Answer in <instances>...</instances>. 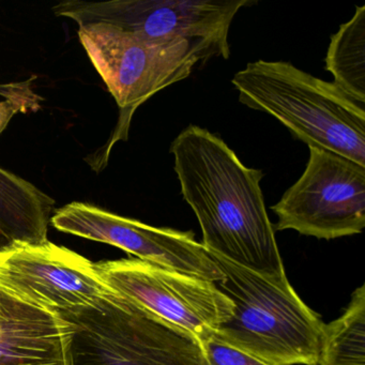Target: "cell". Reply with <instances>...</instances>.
<instances>
[{
    "mask_svg": "<svg viewBox=\"0 0 365 365\" xmlns=\"http://www.w3.org/2000/svg\"><path fill=\"white\" fill-rule=\"evenodd\" d=\"M318 365H365V285L337 319L324 324Z\"/></svg>",
    "mask_w": 365,
    "mask_h": 365,
    "instance_id": "14",
    "label": "cell"
},
{
    "mask_svg": "<svg viewBox=\"0 0 365 365\" xmlns=\"http://www.w3.org/2000/svg\"><path fill=\"white\" fill-rule=\"evenodd\" d=\"M55 205L33 183L0 168V236L7 245L46 242Z\"/></svg>",
    "mask_w": 365,
    "mask_h": 365,
    "instance_id": "12",
    "label": "cell"
},
{
    "mask_svg": "<svg viewBox=\"0 0 365 365\" xmlns=\"http://www.w3.org/2000/svg\"><path fill=\"white\" fill-rule=\"evenodd\" d=\"M78 39L120 108L114 142L127 138L138 106L189 78L197 63L217 57L213 48L200 42L148 39L108 24L80 27Z\"/></svg>",
    "mask_w": 365,
    "mask_h": 365,
    "instance_id": "5",
    "label": "cell"
},
{
    "mask_svg": "<svg viewBox=\"0 0 365 365\" xmlns=\"http://www.w3.org/2000/svg\"><path fill=\"white\" fill-rule=\"evenodd\" d=\"M51 224L59 232L106 243L195 279L219 283L223 273L192 232L155 227L99 207L74 202L55 211Z\"/></svg>",
    "mask_w": 365,
    "mask_h": 365,
    "instance_id": "9",
    "label": "cell"
},
{
    "mask_svg": "<svg viewBox=\"0 0 365 365\" xmlns=\"http://www.w3.org/2000/svg\"><path fill=\"white\" fill-rule=\"evenodd\" d=\"M170 151L207 252L289 284L260 187L264 173L245 166L221 138L197 125L185 128Z\"/></svg>",
    "mask_w": 365,
    "mask_h": 365,
    "instance_id": "1",
    "label": "cell"
},
{
    "mask_svg": "<svg viewBox=\"0 0 365 365\" xmlns=\"http://www.w3.org/2000/svg\"><path fill=\"white\" fill-rule=\"evenodd\" d=\"M95 269L113 292L191 335L202 347L234 313L232 301L212 282L138 258L100 262Z\"/></svg>",
    "mask_w": 365,
    "mask_h": 365,
    "instance_id": "7",
    "label": "cell"
},
{
    "mask_svg": "<svg viewBox=\"0 0 365 365\" xmlns=\"http://www.w3.org/2000/svg\"><path fill=\"white\" fill-rule=\"evenodd\" d=\"M302 176L272 207L275 230L332 240L365 227V168L324 149L309 147Z\"/></svg>",
    "mask_w": 365,
    "mask_h": 365,
    "instance_id": "8",
    "label": "cell"
},
{
    "mask_svg": "<svg viewBox=\"0 0 365 365\" xmlns=\"http://www.w3.org/2000/svg\"><path fill=\"white\" fill-rule=\"evenodd\" d=\"M204 365H269L255 356H250L217 336H213L202 346Z\"/></svg>",
    "mask_w": 365,
    "mask_h": 365,
    "instance_id": "15",
    "label": "cell"
},
{
    "mask_svg": "<svg viewBox=\"0 0 365 365\" xmlns=\"http://www.w3.org/2000/svg\"><path fill=\"white\" fill-rule=\"evenodd\" d=\"M326 70L335 85L365 103V6L331 37Z\"/></svg>",
    "mask_w": 365,
    "mask_h": 365,
    "instance_id": "13",
    "label": "cell"
},
{
    "mask_svg": "<svg viewBox=\"0 0 365 365\" xmlns=\"http://www.w3.org/2000/svg\"><path fill=\"white\" fill-rule=\"evenodd\" d=\"M0 289L52 314L89 304L110 288L95 264L51 241L0 249Z\"/></svg>",
    "mask_w": 365,
    "mask_h": 365,
    "instance_id": "10",
    "label": "cell"
},
{
    "mask_svg": "<svg viewBox=\"0 0 365 365\" xmlns=\"http://www.w3.org/2000/svg\"><path fill=\"white\" fill-rule=\"evenodd\" d=\"M209 255L223 273L217 288L234 304L215 336L269 365H318L326 324L290 283L281 285Z\"/></svg>",
    "mask_w": 365,
    "mask_h": 365,
    "instance_id": "3",
    "label": "cell"
},
{
    "mask_svg": "<svg viewBox=\"0 0 365 365\" xmlns=\"http://www.w3.org/2000/svg\"><path fill=\"white\" fill-rule=\"evenodd\" d=\"M63 365H204L194 337L112 289L55 314Z\"/></svg>",
    "mask_w": 365,
    "mask_h": 365,
    "instance_id": "4",
    "label": "cell"
},
{
    "mask_svg": "<svg viewBox=\"0 0 365 365\" xmlns=\"http://www.w3.org/2000/svg\"><path fill=\"white\" fill-rule=\"evenodd\" d=\"M7 245V243H6V241L4 240L3 237L0 236V249H3L4 247H6Z\"/></svg>",
    "mask_w": 365,
    "mask_h": 365,
    "instance_id": "17",
    "label": "cell"
},
{
    "mask_svg": "<svg viewBox=\"0 0 365 365\" xmlns=\"http://www.w3.org/2000/svg\"><path fill=\"white\" fill-rule=\"evenodd\" d=\"M243 106L274 117L296 140L365 168V103L287 61L249 63L232 80Z\"/></svg>",
    "mask_w": 365,
    "mask_h": 365,
    "instance_id": "2",
    "label": "cell"
},
{
    "mask_svg": "<svg viewBox=\"0 0 365 365\" xmlns=\"http://www.w3.org/2000/svg\"><path fill=\"white\" fill-rule=\"evenodd\" d=\"M255 0H66L52 8L55 16L80 27L108 24L153 40L200 42L228 59L232 20Z\"/></svg>",
    "mask_w": 365,
    "mask_h": 365,
    "instance_id": "6",
    "label": "cell"
},
{
    "mask_svg": "<svg viewBox=\"0 0 365 365\" xmlns=\"http://www.w3.org/2000/svg\"><path fill=\"white\" fill-rule=\"evenodd\" d=\"M0 365H63L56 316L1 289Z\"/></svg>",
    "mask_w": 365,
    "mask_h": 365,
    "instance_id": "11",
    "label": "cell"
},
{
    "mask_svg": "<svg viewBox=\"0 0 365 365\" xmlns=\"http://www.w3.org/2000/svg\"><path fill=\"white\" fill-rule=\"evenodd\" d=\"M19 113L23 114V110L16 104L12 103L8 100L0 102V135L5 131L12 118Z\"/></svg>",
    "mask_w": 365,
    "mask_h": 365,
    "instance_id": "16",
    "label": "cell"
}]
</instances>
